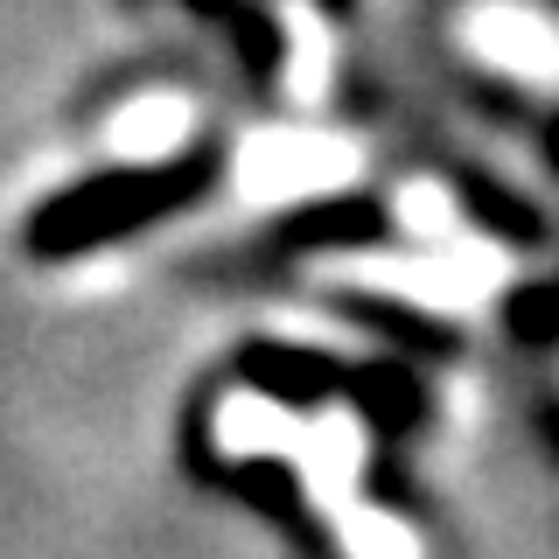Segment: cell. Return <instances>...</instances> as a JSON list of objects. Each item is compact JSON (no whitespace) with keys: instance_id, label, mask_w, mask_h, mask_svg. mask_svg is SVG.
I'll list each match as a JSON object with an SVG mask.
<instances>
[{"instance_id":"obj_1","label":"cell","mask_w":559,"mask_h":559,"mask_svg":"<svg viewBox=\"0 0 559 559\" xmlns=\"http://www.w3.org/2000/svg\"><path fill=\"white\" fill-rule=\"evenodd\" d=\"M217 433H224V448H231V454H294V462L308 468L314 503H322V511L336 518V532L349 538V559H419L406 524L357 511L364 433H357V419H349V413H329L322 427H301V419L259 406V399H231L224 419H217Z\"/></svg>"},{"instance_id":"obj_2","label":"cell","mask_w":559,"mask_h":559,"mask_svg":"<svg viewBox=\"0 0 559 559\" xmlns=\"http://www.w3.org/2000/svg\"><path fill=\"white\" fill-rule=\"evenodd\" d=\"M349 175V147L314 133H259L245 147V189L252 197H301V189H329Z\"/></svg>"},{"instance_id":"obj_3","label":"cell","mask_w":559,"mask_h":559,"mask_svg":"<svg viewBox=\"0 0 559 559\" xmlns=\"http://www.w3.org/2000/svg\"><path fill=\"white\" fill-rule=\"evenodd\" d=\"M468 43H476L489 63L518 70V78H532V84H559V35L524 8H483L476 22H468Z\"/></svg>"},{"instance_id":"obj_4","label":"cell","mask_w":559,"mask_h":559,"mask_svg":"<svg viewBox=\"0 0 559 559\" xmlns=\"http://www.w3.org/2000/svg\"><path fill=\"white\" fill-rule=\"evenodd\" d=\"M182 133H189V105L182 98H140L133 112L105 133V147L127 154V162H154V154H168Z\"/></svg>"},{"instance_id":"obj_5","label":"cell","mask_w":559,"mask_h":559,"mask_svg":"<svg viewBox=\"0 0 559 559\" xmlns=\"http://www.w3.org/2000/svg\"><path fill=\"white\" fill-rule=\"evenodd\" d=\"M287 22H294V35H301V63H294V92H301V98H314V92H322V28H314L308 22V8H301V0H294V8H287Z\"/></svg>"},{"instance_id":"obj_6","label":"cell","mask_w":559,"mask_h":559,"mask_svg":"<svg viewBox=\"0 0 559 559\" xmlns=\"http://www.w3.org/2000/svg\"><path fill=\"white\" fill-rule=\"evenodd\" d=\"M406 217H413V231H427V238L454 231V203H441V189H427V182L406 189Z\"/></svg>"}]
</instances>
